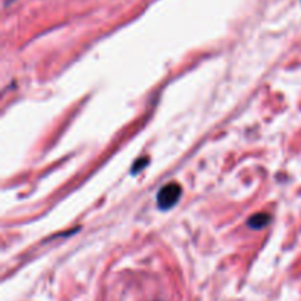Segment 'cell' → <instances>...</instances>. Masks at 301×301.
Wrapping results in <instances>:
<instances>
[{"label": "cell", "instance_id": "2", "mask_svg": "<svg viewBox=\"0 0 301 301\" xmlns=\"http://www.w3.org/2000/svg\"><path fill=\"white\" fill-rule=\"evenodd\" d=\"M269 220H271V218L268 213H256L247 220V223L251 229H262L269 223Z\"/></svg>", "mask_w": 301, "mask_h": 301}, {"label": "cell", "instance_id": "1", "mask_svg": "<svg viewBox=\"0 0 301 301\" xmlns=\"http://www.w3.org/2000/svg\"><path fill=\"white\" fill-rule=\"evenodd\" d=\"M181 194H182V188H181L179 184H176V182H169V184H166V185L162 187V188L159 190V192H157V198H156L157 206H159L162 210H167V209L173 207V206L178 203Z\"/></svg>", "mask_w": 301, "mask_h": 301}]
</instances>
